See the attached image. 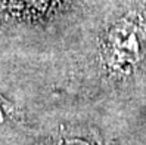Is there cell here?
Segmentation results:
<instances>
[{
	"label": "cell",
	"mask_w": 146,
	"mask_h": 145,
	"mask_svg": "<svg viewBox=\"0 0 146 145\" xmlns=\"http://www.w3.org/2000/svg\"><path fill=\"white\" fill-rule=\"evenodd\" d=\"M62 145H87V144L81 142V141H77V139H72V141H70L68 144H62Z\"/></svg>",
	"instance_id": "cell-1"
}]
</instances>
